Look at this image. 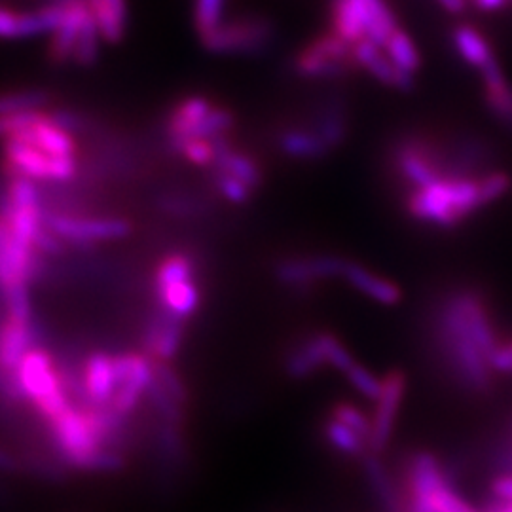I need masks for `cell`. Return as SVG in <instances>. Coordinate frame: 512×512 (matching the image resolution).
<instances>
[{
    "label": "cell",
    "instance_id": "obj_50",
    "mask_svg": "<svg viewBox=\"0 0 512 512\" xmlns=\"http://www.w3.org/2000/svg\"><path fill=\"white\" fill-rule=\"evenodd\" d=\"M437 2L448 14H463L469 6V0H437Z\"/></svg>",
    "mask_w": 512,
    "mask_h": 512
},
{
    "label": "cell",
    "instance_id": "obj_23",
    "mask_svg": "<svg viewBox=\"0 0 512 512\" xmlns=\"http://www.w3.org/2000/svg\"><path fill=\"white\" fill-rule=\"evenodd\" d=\"M101 38L110 44L120 42L126 31V0H88Z\"/></svg>",
    "mask_w": 512,
    "mask_h": 512
},
{
    "label": "cell",
    "instance_id": "obj_35",
    "mask_svg": "<svg viewBox=\"0 0 512 512\" xmlns=\"http://www.w3.org/2000/svg\"><path fill=\"white\" fill-rule=\"evenodd\" d=\"M99 37H101V31H99L97 21L90 12V16L86 18L82 29H80V37H78L76 50H74L73 59L76 63H80L84 67L95 63V59L99 55Z\"/></svg>",
    "mask_w": 512,
    "mask_h": 512
},
{
    "label": "cell",
    "instance_id": "obj_46",
    "mask_svg": "<svg viewBox=\"0 0 512 512\" xmlns=\"http://www.w3.org/2000/svg\"><path fill=\"white\" fill-rule=\"evenodd\" d=\"M490 366L495 374L512 376V338L511 340H501V344L490 355Z\"/></svg>",
    "mask_w": 512,
    "mask_h": 512
},
{
    "label": "cell",
    "instance_id": "obj_16",
    "mask_svg": "<svg viewBox=\"0 0 512 512\" xmlns=\"http://www.w3.org/2000/svg\"><path fill=\"white\" fill-rule=\"evenodd\" d=\"M35 342L37 334L31 323H16L12 319H4L0 336L2 370L16 372L27 351L35 348Z\"/></svg>",
    "mask_w": 512,
    "mask_h": 512
},
{
    "label": "cell",
    "instance_id": "obj_27",
    "mask_svg": "<svg viewBox=\"0 0 512 512\" xmlns=\"http://www.w3.org/2000/svg\"><path fill=\"white\" fill-rule=\"evenodd\" d=\"M183 427L158 421L156 423V450L165 467H179L184 461Z\"/></svg>",
    "mask_w": 512,
    "mask_h": 512
},
{
    "label": "cell",
    "instance_id": "obj_13",
    "mask_svg": "<svg viewBox=\"0 0 512 512\" xmlns=\"http://www.w3.org/2000/svg\"><path fill=\"white\" fill-rule=\"evenodd\" d=\"M33 247L12 238L0 228V281L2 287L27 283L33 277Z\"/></svg>",
    "mask_w": 512,
    "mask_h": 512
},
{
    "label": "cell",
    "instance_id": "obj_1",
    "mask_svg": "<svg viewBox=\"0 0 512 512\" xmlns=\"http://www.w3.org/2000/svg\"><path fill=\"white\" fill-rule=\"evenodd\" d=\"M478 294L475 289H458L444 296L433 332L440 357L456 382L473 395H486L494 387L495 374L476 342L473 311Z\"/></svg>",
    "mask_w": 512,
    "mask_h": 512
},
{
    "label": "cell",
    "instance_id": "obj_15",
    "mask_svg": "<svg viewBox=\"0 0 512 512\" xmlns=\"http://www.w3.org/2000/svg\"><path fill=\"white\" fill-rule=\"evenodd\" d=\"M344 260L334 256H319V258H304V260H287L277 268V277L287 285H306L315 279L344 275L346 270Z\"/></svg>",
    "mask_w": 512,
    "mask_h": 512
},
{
    "label": "cell",
    "instance_id": "obj_42",
    "mask_svg": "<svg viewBox=\"0 0 512 512\" xmlns=\"http://www.w3.org/2000/svg\"><path fill=\"white\" fill-rule=\"evenodd\" d=\"M224 0H196V27L202 37L220 27Z\"/></svg>",
    "mask_w": 512,
    "mask_h": 512
},
{
    "label": "cell",
    "instance_id": "obj_17",
    "mask_svg": "<svg viewBox=\"0 0 512 512\" xmlns=\"http://www.w3.org/2000/svg\"><path fill=\"white\" fill-rule=\"evenodd\" d=\"M344 277L348 279L349 285L353 289H357L359 293L366 294L368 298H372L384 306H395L403 298L401 289L393 281L384 279L380 275H374L359 264L348 262L346 270H344Z\"/></svg>",
    "mask_w": 512,
    "mask_h": 512
},
{
    "label": "cell",
    "instance_id": "obj_9",
    "mask_svg": "<svg viewBox=\"0 0 512 512\" xmlns=\"http://www.w3.org/2000/svg\"><path fill=\"white\" fill-rule=\"evenodd\" d=\"M65 16V2L59 0L35 14H14L8 8L0 12V35L4 38L35 37L55 33Z\"/></svg>",
    "mask_w": 512,
    "mask_h": 512
},
{
    "label": "cell",
    "instance_id": "obj_40",
    "mask_svg": "<svg viewBox=\"0 0 512 512\" xmlns=\"http://www.w3.org/2000/svg\"><path fill=\"white\" fill-rule=\"evenodd\" d=\"M50 95L46 92H18L12 95H6L2 99V116L6 114H16V112H31V110H38L48 103Z\"/></svg>",
    "mask_w": 512,
    "mask_h": 512
},
{
    "label": "cell",
    "instance_id": "obj_47",
    "mask_svg": "<svg viewBox=\"0 0 512 512\" xmlns=\"http://www.w3.org/2000/svg\"><path fill=\"white\" fill-rule=\"evenodd\" d=\"M490 492L497 501L512 503V473H501L495 476L490 484Z\"/></svg>",
    "mask_w": 512,
    "mask_h": 512
},
{
    "label": "cell",
    "instance_id": "obj_3",
    "mask_svg": "<svg viewBox=\"0 0 512 512\" xmlns=\"http://www.w3.org/2000/svg\"><path fill=\"white\" fill-rule=\"evenodd\" d=\"M332 18L334 33L351 46L363 38L385 46L397 31V19L385 0H334Z\"/></svg>",
    "mask_w": 512,
    "mask_h": 512
},
{
    "label": "cell",
    "instance_id": "obj_41",
    "mask_svg": "<svg viewBox=\"0 0 512 512\" xmlns=\"http://www.w3.org/2000/svg\"><path fill=\"white\" fill-rule=\"evenodd\" d=\"M126 456L118 450H110V448H99L97 452H93L92 458L88 459L86 469L88 473H118L126 467Z\"/></svg>",
    "mask_w": 512,
    "mask_h": 512
},
{
    "label": "cell",
    "instance_id": "obj_2",
    "mask_svg": "<svg viewBox=\"0 0 512 512\" xmlns=\"http://www.w3.org/2000/svg\"><path fill=\"white\" fill-rule=\"evenodd\" d=\"M484 209L478 179L444 177L437 183L418 188L408 198V211L423 222L440 228H454Z\"/></svg>",
    "mask_w": 512,
    "mask_h": 512
},
{
    "label": "cell",
    "instance_id": "obj_10",
    "mask_svg": "<svg viewBox=\"0 0 512 512\" xmlns=\"http://www.w3.org/2000/svg\"><path fill=\"white\" fill-rule=\"evenodd\" d=\"M6 139H16L29 147H35L50 158H69L74 156V148H76L73 135L67 129L57 126L54 118H48L44 114L29 128L16 131Z\"/></svg>",
    "mask_w": 512,
    "mask_h": 512
},
{
    "label": "cell",
    "instance_id": "obj_24",
    "mask_svg": "<svg viewBox=\"0 0 512 512\" xmlns=\"http://www.w3.org/2000/svg\"><path fill=\"white\" fill-rule=\"evenodd\" d=\"M325 363V355L319 344V336H311L287 357L285 370L293 380H304L315 374Z\"/></svg>",
    "mask_w": 512,
    "mask_h": 512
},
{
    "label": "cell",
    "instance_id": "obj_33",
    "mask_svg": "<svg viewBox=\"0 0 512 512\" xmlns=\"http://www.w3.org/2000/svg\"><path fill=\"white\" fill-rule=\"evenodd\" d=\"M6 317L16 323H31V302L27 283H12L2 287Z\"/></svg>",
    "mask_w": 512,
    "mask_h": 512
},
{
    "label": "cell",
    "instance_id": "obj_37",
    "mask_svg": "<svg viewBox=\"0 0 512 512\" xmlns=\"http://www.w3.org/2000/svg\"><path fill=\"white\" fill-rule=\"evenodd\" d=\"M317 336H319V344H321L323 355H325V363L340 370L342 374H348L349 368L357 361L351 357L348 349L344 348V344L329 332H321Z\"/></svg>",
    "mask_w": 512,
    "mask_h": 512
},
{
    "label": "cell",
    "instance_id": "obj_11",
    "mask_svg": "<svg viewBox=\"0 0 512 512\" xmlns=\"http://www.w3.org/2000/svg\"><path fill=\"white\" fill-rule=\"evenodd\" d=\"M353 59L357 65L365 67L366 71L374 78H378L382 84L397 90H412L414 88V74L404 73L391 59L389 55L382 54L380 46L372 40L363 38L357 44H353Z\"/></svg>",
    "mask_w": 512,
    "mask_h": 512
},
{
    "label": "cell",
    "instance_id": "obj_45",
    "mask_svg": "<svg viewBox=\"0 0 512 512\" xmlns=\"http://www.w3.org/2000/svg\"><path fill=\"white\" fill-rule=\"evenodd\" d=\"M184 156L196 165H209L215 164V147L209 139H194V141H188L184 145L183 150Z\"/></svg>",
    "mask_w": 512,
    "mask_h": 512
},
{
    "label": "cell",
    "instance_id": "obj_29",
    "mask_svg": "<svg viewBox=\"0 0 512 512\" xmlns=\"http://www.w3.org/2000/svg\"><path fill=\"white\" fill-rule=\"evenodd\" d=\"M385 54L389 55V59L404 73L416 74L421 69L420 50L416 48L410 35L401 29H397L395 35L387 40Z\"/></svg>",
    "mask_w": 512,
    "mask_h": 512
},
{
    "label": "cell",
    "instance_id": "obj_34",
    "mask_svg": "<svg viewBox=\"0 0 512 512\" xmlns=\"http://www.w3.org/2000/svg\"><path fill=\"white\" fill-rule=\"evenodd\" d=\"M192 279V262L184 255L167 256L156 274V293L167 287Z\"/></svg>",
    "mask_w": 512,
    "mask_h": 512
},
{
    "label": "cell",
    "instance_id": "obj_12",
    "mask_svg": "<svg viewBox=\"0 0 512 512\" xmlns=\"http://www.w3.org/2000/svg\"><path fill=\"white\" fill-rule=\"evenodd\" d=\"M478 74L484 86L486 109L503 128L512 129V84L503 73L497 57Z\"/></svg>",
    "mask_w": 512,
    "mask_h": 512
},
{
    "label": "cell",
    "instance_id": "obj_30",
    "mask_svg": "<svg viewBox=\"0 0 512 512\" xmlns=\"http://www.w3.org/2000/svg\"><path fill=\"white\" fill-rule=\"evenodd\" d=\"M281 148L294 158H319L329 147L317 133L308 131H289L281 137Z\"/></svg>",
    "mask_w": 512,
    "mask_h": 512
},
{
    "label": "cell",
    "instance_id": "obj_28",
    "mask_svg": "<svg viewBox=\"0 0 512 512\" xmlns=\"http://www.w3.org/2000/svg\"><path fill=\"white\" fill-rule=\"evenodd\" d=\"M145 401L150 404L152 412L156 414L158 421H165L177 427H183L184 423V406L177 403L162 384L152 378V382L148 384L147 393H145Z\"/></svg>",
    "mask_w": 512,
    "mask_h": 512
},
{
    "label": "cell",
    "instance_id": "obj_32",
    "mask_svg": "<svg viewBox=\"0 0 512 512\" xmlns=\"http://www.w3.org/2000/svg\"><path fill=\"white\" fill-rule=\"evenodd\" d=\"M332 420L344 423L351 431H355L357 435H361L370 446V437H372V418H368L361 408H357L355 404L340 401L330 408V416Z\"/></svg>",
    "mask_w": 512,
    "mask_h": 512
},
{
    "label": "cell",
    "instance_id": "obj_5",
    "mask_svg": "<svg viewBox=\"0 0 512 512\" xmlns=\"http://www.w3.org/2000/svg\"><path fill=\"white\" fill-rule=\"evenodd\" d=\"M408 387V376L403 370L393 368L382 378V393L374 403L372 412V437H370V454H384L385 448L393 439L397 418L403 406L404 395Z\"/></svg>",
    "mask_w": 512,
    "mask_h": 512
},
{
    "label": "cell",
    "instance_id": "obj_49",
    "mask_svg": "<svg viewBox=\"0 0 512 512\" xmlns=\"http://www.w3.org/2000/svg\"><path fill=\"white\" fill-rule=\"evenodd\" d=\"M471 2L480 12H486V14H494L511 4V0H471Z\"/></svg>",
    "mask_w": 512,
    "mask_h": 512
},
{
    "label": "cell",
    "instance_id": "obj_38",
    "mask_svg": "<svg viewBox=\"0 0 512 512\" xmlns=\"http://www.w3.org/2000/svg\"><path fill=\"white\" fill-rule=\"evenodd\" d=\"M154 378L162 384L165 391L179 404L186 406L188 404V389L184 385L183 378L179 372L169 365L167 361H158L154 359Z\"/></svg>",
    "mask_w": 512,
    "mask_h": 512
},
{
    "label": "cell",
    "instance_id": "obj_43",
    "mask_svg": "<svg viewBox=\"0 0 512 512\" xmlns=\"http://www.w3.org/2000/svg\"><path fill=\"white\" fill-rule=\"evenodd\" d=\"M217 186H219L220 194L234 203H243L249 200L251 196V186L239 181L236 177L217 171Z\"/></svg>",
    "mask_w": 512,
    "mask_h": 512
},
{
    "label": "cell",
    "instance_id": "obj_18",
    "mask_svg": "<svg viewBox=\"0 0 512 512\" xmlns=\"http://www.w3.org/2000/svg\"><path fill=\"white\" fill-rule=\"evenodd\" d=\"M213 110L207 99L203 97H190L184 103H181L177 109L173 110L167 133L171 139V145L175 150H183L184 145L188 143L192 131L202 122L203 118Z\"/></svg>",
    "mask_w": 512,
    "mask_h": 512
},
{
    "label": "cell",
    "instance_id": "obj_39",
    "mask_svg": "<svg viewBox=\"0 0 512 512\" xmlns=\"http://www.w3.org/2000/svg\"><path fill=\"white\" fill-rule=\"evenodd\" d=\"M346 378L349 380V384L355 387V391L359 395H363L368 401L376 403L380 393H382V378H378L374 372H370L366 366H361L359 363L349 368Z\"/></svg>",
    "mask_w": 512,
    "mask_h": 512
},
{
    "label": "cell",
    "instance_id": "obj_14",
    "mask_svg": "<svg viewBox=\"0 0 512 512\" xmlns=\"http://www.w3.org/2000/svg\"><path fill=\"white\" fill-rule=\"evenodd\" d=\"M63 2H65V16L61 25L57 27L52 46H50V55L57 63H63L74 57L80 29L92 12L88 0H63Z\"/></svg>",
    "mask_w": 512,
    "mask_h": 512
},
{
    "label": "cell",
    "instance_id": "obj_8",
    "mask_svg": "<svg viewBox=\"0 0 512 512\" xmlns=\"http://www.w3.org/2000/svg\"><path fill=\"white\" fill-rule=\"evenodd\" d=\"M82 387L84 401L80 408H99L109 406L116 395L118 382L114 374V357L105 351H95L82 368Z\"/></svg>",
    "mask_w": 512,
    "mask_h": 512
},
{
    "label": "cell",
    "instance_id": "obj_6",
    "mask_svg": "<svg viewBox=\"0 0 512 512\" xmlns=\"http://www.w3.org/2000/svg\"><path fill=\"white\" fill-rule=\"evenodd\" d=\"M272 37V27L262 19H239L220 25L203 38V46L213 54H253Z\"/></svg>",
    "mask_w": 512,
    "mask_h": 512
},
{
    "label": "cell",
    "instance_id": "obj_4",
    "mask_svg": "<svg viewBox=\"0 0 512 512\" xmlns=\"http://www.w3.org/2000/svg\"><path fill=\"white\" fill-rule=\"evenodd\" d=\"M114 374L118 389L110 404L120 414L131 416L139 403L145 401L148 384L154 378V359L147 353L114 355Z\"/></svg>",
    "mask_w": 512,
    "mask_h": 512
},
{
    "label": "cell",
    "instance_id": "obj_44",
    "mask_svg": "<svg viewBox=\"0 0 512 512\" xmlns=\"http://www.w3.org/2000/svg\"><path fill=\"white\" fill-rule=\"evenodd\" d=\"M317 135L323 139V143L329 148L340 145L342 139L346 137V124H344L342 116H340V114H334V112L327 114V116L321 120L319 128H317Z\"/></svg>",
    "mask_w": 512,
    "mask_h": 512
},
{
    "label": "cell",
    "instance_id": "obj_22",
    "mask_svg": "<svg viewBox=\"0 0 512 512\" xmlns=\"http://www.w3.org/2000/svg\"><path fill=\"white\" fill-rule=\"evenodd\" d=\"M452 42H454V48H456L459 57L469 67H475L476 71L484 69L495 57L490 42L471 25L456 27L454 33H452Z\"/></svg>",
    "mask_w": 512,
    "mask_h": 512
},
{
    "label": "cell",
    "instance_id": "obj_20",
    "mask_svg": "<svg viewBox=\"0 0 512 512\" xmlns=\"http://www.w3.org/2000/svg\"><path fill=\"white\" fill-rule=\"evenodd\" d=\"M8 164L18 173V177L27 179H50L52 158L35 147H29L16 139L6 141Z\"/></svg>",
    "mask_w": 512,
    "mask_h": 512
},
{
    "label": "cell",
    "instance_id": "obj_31",
    "mask_svg": "<svg viewBox=\"0 0 512 512\" xmlns=\"http://www.w3.org/2000/svg\"><path fill=\"white\" fill-rule=\"evenodd\" d=\"M181 344H183V319L167 311L164 329H162V334H160V340H158V346H156L152 359L169 363L179 353Z\"/></svg>",
    "mask_w": 512,
    "mask_h": 512
},
{
    "label": "cell",
    "instance_id": "obj_19",
    "mask_svg": "<svg viewBox=\"0 0 512 512\" xmlns=\"http://www.w3.org/2000/svg\"><path fill=\"white\" fill-rule=\"evenodd\" d=\"M361 463H363V469H365L368 486H370L374 497L378 499L382 511L404 512L401 492L395 488V482L391 480V475L387 473L384 463L380 461V456L368 454V456L361 459Z\"/></svg>",
    "mask_w": 512,
    "mask_h": 512
},
{
    "label": "cell",
    "instance_id": "obj_25",
    "mask_svg": "<svg viewBox=\"0 0 512 512\" xmlns=\"http://www.w3.org/2000/svg\"><path fill=\"white\" fill-rule=\"evenodd\" d=\"M323 435L330 448L346 458L363 459L370 454L368 442L340 421L329 418L323 427Z\"/></svg>",
    "mask_w": 512,
    "mask_h": 512
},
{
    "label": "cell",
    "instance_id": "obj_36",
    "mask_svg": "<svg viewBox=\"0 0 512 512\" xmlns=\"http://www.w3.org/2000/svg\"><path fill=\"white\" fill-rule=\"evenodd\" d=\"M478 188H480V198L482 205L488 207L492 203L501 200L503 196H507L512 190V177L505 171H488L486 175H482L478 179Z\"/></svg>",
    "mask_w": 512,
    "mask_h": 512
},
{
    "label": "cell",
    "instance_id": "obj_48",
    "mask_svg": "<svg viewBox=\"0 0 512 512\" xmlns=\"http://www.w3.org/2000/svg\"><path fill=\"white\" fill-rule=\"evenodd\" d=\"M52 118H54V122L57 126L67 129L69 133L80 129V120H78L74 114H71V112H67V110H57Z\"/></svg>",
    "mask_w": 512,
    "mask_h": 512
},
{
    "label": "cell",
    "instance_id": "obj_51",
    "mask_svg": "<svg viewBox=\"0 0 512 512\" xmlns=\"http://www.w3.org/2000/svg\"><path fill=\"white\" fill-rule=\"evenodd\" d=\"M469 2H471V0H469Z\"/></svg>",
    "mask_w": 512,
    "mask_h": 512
},
{
    "label": "cell",
    "instance_id": "obj_21",
    "mask_svg": "<svg viewBox=\"0 0 512 512\" xmlns=\"http://www.w3.org/2000/svg\"><path fill=\"white\" fill-rule=\"evenodd\" d=\"M211 143L215 147V167H217V171L228 173L239 181L249 184L251 188L260 184V171H258L255 162L251 158L243 156V154L234 152L224 135L211 139Z\"/></svg>",
    "mask_w": 512,
    "mask_h": 512
},
{
    "label": "cell",
    "instance_id": "obj_7",
    "mask_svg": "<svg viewBox=\"0 0 512 512\" xmlns=\"http://www.w3.org/2000/svg\"><path fill=\"white\" fill-rule=\"evenodd\" d=\"M46 228L71 243H92L128 236L131 224L124 219H74L65 215H44Z\"/></svg>",
    "mask_w": 512,
    "mask_h": 512
},
{
    "label": "cell",
    "instance_id": "obj_26",
    "mask_svg": "<svg viewBox=\"0 0 512 512\" xmlns=\"http://www.w3.org/2000/svg\"><path fill=\"white\" fill-rule=\"evenodd\" d=\"M158 298H160V306L165 311H169V313H173V315H177L181 319H186L198 308V304H200V291L194 285V281L188 279V281L175 283V285L167 287L164 291H160Z\"/></svg>",
    "mask_w": 512,
    "mask_h": 512
}]
</instances>
